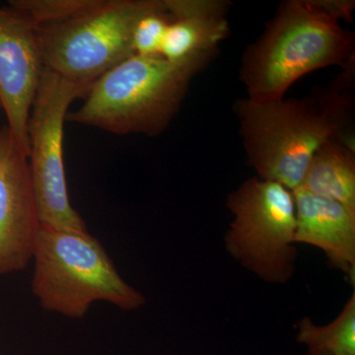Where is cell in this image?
Masks as SVG:
<instances>
[{"label": "cell", "mask_w": 355, "mask_h": 355, "mask_svg": "<svg viewBox=\"0 0 355 355\" xmlns=\"http://www.w3.org/2000/svg\"><path fill=\"white\" fill-rule=\"evenodd\" d=\"M354 2L288 0L242 58L240 77L247 99L270 103L284 99L292 84L324 67H352L354 35L340 25L352 19Z\"/></svg>", "instance_id": "obj_1"}, {"label": "cell", "mask_w": 355, "mask_h": 355, "mask_svg": "<svg viewBox=\"0 0 355 355\" xmlns=\"http://www.w3.org/2000/svg\"><path fill=\"white\" fill-rule=\"evenodd\" d=\"M163 0H10L31 23L44 69L92 85L133 55L137 21Z\"/></svg>", "instance_id": "obj_2"}, {"label": "cell", "mask_w": 355, "mask_h": 355, "mask_svg": "<svg viewBox=\"0 0 355 355\" xmlns=\"http://www.w3.org/2000/svg\"><path fill=\"white\" fill-rule=\"evenodd\" d=\"M248 162L258 178L294 191L313 156L347 133L352 99L342 89L270 103L239 100L235 106Z\"/></svg>", "instance_id": "obj_3"}, {"label": "cell", "mask_w": 355, "mask_h": 355, "mask_svg": "<svg viewBox=\"0 0 355 355\" xmlns=\"http://www.w3.org/2000/svg\"><path fill=\"white\" fill-rule=\"evenodd\" d=\"M212 58L172 62L133 55L105 72L67 121L116 135L157 137L181 108L193 77Z\"/></svg>", "instance_id": "obj_4"}, {"label": "cell", "mask_w": 355, "mask_h": 355, "mask_svg": "<svg viewBox=\"0 0 355 355\" xmlns=\"http://www.w3.org/2000/svg\"><path fill=\"white\" fill-rule=\"evenodd\" d=\"M33 259L32 291L44 310L83 319L96 301L125 311L146 305V296L123 280L101 242L89 232L42 223Z\"/></svg>", "instance_id": "obj_5"}, {"label": "cell", "mask_w": 355, "mask_h": 355, "mask_svg": "<svg viewBox=\"0 0 355 355\" xmlns=\"http://www.w3.org/2000/svg\"><path fill=\"white\" fill-rule=\"evenodd\" d=\"M233 219L226 251L266 284H288L296 270V214L293 193L277 182L252 178L230 193Z\"/></svg>", "instance_id": "obj_6"}, {"label": "cell", "mask_w": 355, "mask_h": 355, "mask_svg": "<svg viewBox=\"0 0 355 355\" xmlns=\"http://www.w3.org/2000/svg\"><path fill=\"white\" fill-rule=\"evenodd\" d=\"M91 86L72 83L44 69L28 120L30 171L41 222L53 227L88 232L70 203L64 159V123L72 103Z\"/></svg>", "instance_id": "obj_7"}, {"label": "cell", "mask_w": 355, "mask_h": 355, "mask_svg": "<svg viewBox=\"0 0 355 355\" xmlns=\"http://www.w3.org/2000/svg\"><path fill=\"white\" fill-rule=\"evenodd\" d=\"M41 225L28 156L6 125L0 130V275L27 268Z\"/></svg>", "instance_id": "obj_8"}, {"label": "cell", "mask_w": 355, "mask_h": 355, "mask_svg": "<svg viewBox=\"0 0 355 355\" xmlns=\"http://www.w3.org/2000/svg\"><path fill=\"white\" fill-rule=\"evenodd\" d=\"M43 70L27 16L9 4L0 7V107L6 127L28 157V120Z\"/></svg>", "instance_id": "obj_9"}, {"label": "cell", "mask_w": 355, "mask_h": 355, "mask_svg": "<svg viewBox=\"0 0 355 355\" xmlns=\"http://www.w3.org/2000/svg\"><path fill=\"white\" fill-rule=\"evenodd\" d=\"M296 214V244L323 251L330 266L350 284L355 282V211L314 195L302 187L292 191Z\"/></svg>", "instance_id": "obj_10"}, {"label": "cell", "mask_w": 355, "mask_h": 355, "mask_svg": "<svg viewBox=\"0 0 355 355\" xmlns=\"http://www.w3.org/2000/svg\"><path fill=\"white\" fill-rule=\"evenodd\" d=\"M171 21L160 55L172 62L212 58L227 37L229 4L220 0H165Z\"/></svg>", "instance_id": "obj_11"}, {"label": "cell", "mask_w": 355, "mask_h": 355, "mask_svg": "<svg viewBox=\"0 0 355 355\" xmlns=\"http://www.w3.org/2000/svg\"><path fill=\"white\" fill-rule=\"evenodd\" d=\"M300 187L355 211V151L342 139L331 140L313 156Z\"/></svg>", "instance_id": "obj_12"}, {"label": "cell", "mask_w": 355, "mask_h": 355, "mask_svg": "<svg viewBox=\"0 0 355 355\" xmlns=\"http://www.w3.org/2000/svg\"><path fill=\"white\" fill-rule=\"evenodd\" d=\"M296 340L308 350L334 355H355V293L347 301L338 316L324 326H318L310 318L297 323Z\"/></svg>", "instance_id": "obj_13"}, {"label": "cell", "mask_w": 355, "mask_h": 355, "mask_svg": "<svg viewBox=\"0 0 355 355\" xmlns=\"http://www.w3.org/2000/svg\"><path fill=\"white\" fill-rule=\"evenodd\" d=\"M170 21L171 15L168 12L165 0H163L162 6L159 8L142 16L133 28V55L141 57L160 55Z\"/></svg>", "instance_id": "obj_14"}, {"label": "cell", "mask_w": 355, "mask_h": 355, "mask_svg": "<svg viewBox=\"0 0 355 355\" xmlns=\"http://www.w3.org/2000/svg\"><path fill=\"white\" fill-rule=\"evenodd\" d=\"M305 355H334L324 354V352H315V350H308Z\"/></svg>", "instance_id": "obj_15"}, {"label": "cell", "mask_w": 355, "mask_h": 355, "mask_svg": "<svg viewBox=\"0 0 355 355\" xmlns=\"http://www.w3.org/2000/svg\"><path fill=\"white\" fill-rule=\"evenodd\" d=\"M0 109H1V107H0Z\"/></svg>", "instance_id": "obj_16"}]
</instances>
